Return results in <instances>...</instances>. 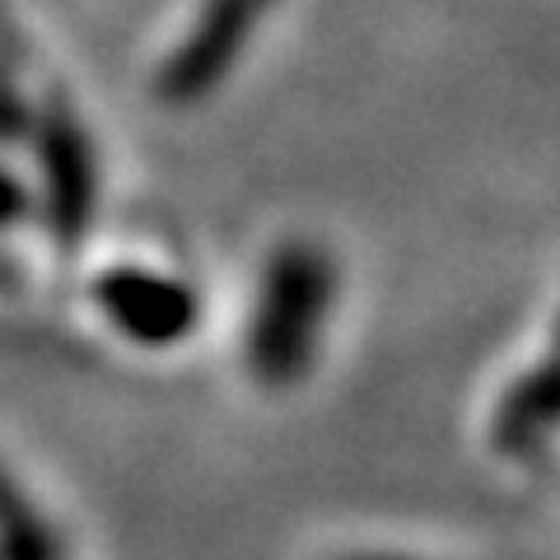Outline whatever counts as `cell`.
<instances>
[{
  "label": "cell",
  "instance_id": "1",
  "mask_svg": "<svg viewBox=\"0 0 560 560\" xmlns=\"http://www.w3.org/2000/svg\"><path fill=\"white\" fill-rule=\"evenodd\" d=\"M341 267L318 238L290 234L261 257L243 313V374L261 393H294L313 374L337 313Z\"/></svg>",
  "mask_w": 560,
  "mask_h": 560
},
{
  "label": "cell",
  "instance_id": "2",
  "mask_svg": "<svg viewBox=\"0 0 560 560\" xmlns=\"http://www.w3.org/2000/svg\"><path fill=\"white\" fill-rule=\"evenodd\" d=\"M90 308L121 346L140 355H168L197 337L206 318L201 290L183 271L145 257H113L90 276Z\"/></svg>",
  "mask_w": 560,
  "mask_h": 560
},
{
  "label": "cell",
  "instance_id": "3",
  "mask_svg": "<svg viewBox=\"0 0 560 560\" xmlns=\"http://www.w3.org/2000/svg\"><path fill=\"white\" fill-rule=\"evenodd\" d=\"M38 145V187H33V215L43 220L51 248L61 257L80 253L98 215V154L75 108L51 103L33 121Z\"/></svg>",
  "mask_w": 560,
  "mask_h": 560
},
{
  "label": "cell",
  "instance_id": "4",
  "mask_svg": "<svg viewBox=\"0 0 560 560\" xmlns=\"http://www.w3.org/2000/svg\"><path fill=\"white\" fill-rule=\"evenodd\" d=\"M276 0H206L197 24L187 28V38L164 57L160 66V90L164 103H197L238 66L248 51L257 24L267 20Z\"/></svg>",
  "mask_w": 560,
  "mask_h": 560
},
{
  "label": "cell",
  "instance_id": "5",
  "mask_svg": "<svg viewBox=\"0 0 560 560\" xmlns=\"http://www.w3.org/2000/svg\"><path fill=\"white\" fill-rule=\"evenodd\" d=\"M551 430H556V374L551 360H537L533 370H523L504 388L495 416H490V444L514 463H533L537 453H547Z\"/></svg>",
  "mask_w": 560,
  "mask_h": 560
},
{
  "label": "cell",
  "instance_id": "6",
  "mask_svg": "<svg viewBox=\"0 0 560 560\" xmlns=\"http://www.w3.org/2000/svg\"><path fill=\"white\" fill-rule=\"evenodd\" d=\"M0 560H66L61 533L5 463H0Z\"/></svg>",
  "mask_w": 560,
  "mask_h": 560
},
{
  "label": "cell",
  "instance_id": "7",
  "mask_svg": "<svg viewBox=\"0 0 560 560\" xmlns=\"http://www.w3.org/2000/svg\"><path fill=\"white\" fill-rule=\"evenodd\" d=\"M28 215H33V187H24L20 173H10L0 164V234L20 230Z\"/></svg>",
  "mask_w": 560,
  "mask_h": 560
}]
</instances>
